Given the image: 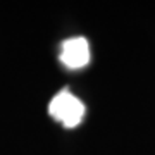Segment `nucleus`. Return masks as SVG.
<instances>
[{"label": "nucleus", "mask_w": 155, "mask_h": 155, "mask_svg": "<svg viewBox=\"0 0 155 155\" xmlns=\"http://www.w3.org/2000/svg\"><path fill=\"white\" fill-rule=\"evenodd\" d=\"M59 59L67 69L78 71L81 67L88 66L90 62V43L83 36H74L67 38L61 45V54Z\"/></svg>", "instance_id": "nucleus-2"}, {"label": "nucleus", "mask_w": 155, "mask_h": 155, "mask_svg": "<svg viewBox=\"0 0 155 155\" xmlns=\"http://www.w3.org/2000/svg\"><path fill=\"white\" fill-rule=\"evenodd\" d=\"M86 107L81 100L74 97L67 88L61 90L59 93L50 100L48 104V114L54 121L61 122L64 127L72 129L83 122Z\"/></svg>", "instance_id": "nucleus-1"}]
</instances>
